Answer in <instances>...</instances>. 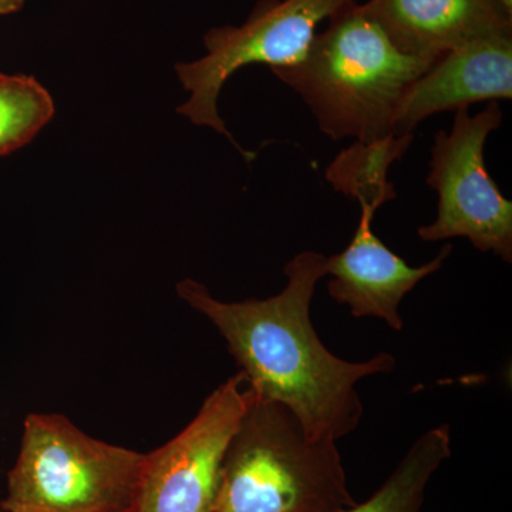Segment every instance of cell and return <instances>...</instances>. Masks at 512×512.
<instances>
[{"instance_id":"obj_4","label":"cell","mask_w":512,"mask_h":512,"mask_svg":"<svg viewBox=\"0 0 512 512\" xmlns=\"http://www.w3.org/2000/svg\"><path fill=\"white\" fill-rule=\"evenodd\" d=\"M146 454L89 436L59 413L23 423L3 512H133Z\"/></svg>"},{"instance_id":"obj_10","label":"cell","mask_w":512,"mask_h":512,"mask_svg":"<svg viewBox=\"0 0 512 512\" xmlns=\"http://www.w3.org/2000/svg\"><path fill=\"white\" fill-rule=\"evenodd\" d=\"M362 6L397 49L419 59L439 60L512 32V13L501 0H367Z\"/></svg>"},{"instance_id":"obj_2","label":"cell","mask_w":512,"mask_h":512,"mask_svg":"<svg viewBox=\"0 0 512 512\" xmlns=\"http://www.w3.org/2000/svg\"><path fill=\"white\" fill-rule=\"evenodd\" d=\"M437 60L406 55L359 3L338 10L302 62L271 69L311 109L333 141L393 134L404 92Z\"/></svg>"},{"instance_id":"obj_7","label":"cell","mask_w":512,"mask_h":512,"mask_svg":"<svg viewBox=\"0 0 512 512\" xmlns=\"http://www.w3.org/2000/svg\"><path fill=\"white\" fill-rule=\"evenodd\" d=\"M249 399L247 379L238 372L174 439L146 454L133 512H212L225 453Z\"/></svg>"},{"instance_id":"obj_15","label":"cell","mask_w":512,"mask_h":512,"mask_svg":"<svg viewBox=\"0 0 512 512\" xmlns=\"http://www.w3.org/2000/svg\"><path fill=\"white\" fill-rule=\"evenodd\" d=\"M504 3L505 8H507L508 12L512 13V0H501Z\"/></svg>"},{"instance_id":"obj_8","label":"cell","mask_w":512,"mask_h":512,"mask_svg":"<svg viewBox=\"0 0 512 512\" xmlns=\"http://www.w3.org/2000/svg\"><path fill=\"white\" fill-rule=\"evenodd\" d=\"M377 208L360 205V221L348 247L326 258V275L333 301L349 308L355 318H376L390 329L403 330L399 308L404 296L427 276L436 274L453 252L446 244L439 255L421 266L407 264L373 231Z\"/></svg>"},{"instance_id":"obj_13","label":"cell","mask_w":512,"mask_h":512,"mask_svg":"<svg viewBox=\"0 0 512 512\" xmlns=\"http://www.w3.org/2000/svg\"><path fill=\"white\" fill-rule=\"evenodd\" d=\"M53 114L52 96L36 79L0 73V157L29 144Z\"/></svg>"},{"instance_id":"obj_11","label":"cell","mask_w":512,"mask_h":512,"mask_svg":"<svg viewBox=\"0 0 512 512\" xmlns=\"http://www.w3.org/2000/svg\"><path fill=\"white\" fill-rule=\"evenodd\" d=\"M414 134H390L377 140L356 141L340 151L325 171L333 190L379 210L386 202L396 200L397 192L387 174L396 161L412 147Z\"/></svg>"},{"instance_id":"obj_16","label":"cell","mask_w":512,"mask_h":512,"mask_svg":"<svg viewBox=\"0 0 512 512\" xmlns=\"http://www.w3.org/2000/svg\"><path fill=\"white\" fill-rule=\"evenodd\" d=\"M0 512H3L2 507H0Z\"/></svg>"},{"instance_id":"obj_12","label":"cell","mask_w":512,"mask_h":512,"mask_svg":"<svg viewBox=\"0 0 512 512\" xmlns=\"http://www.w3.org/2000/svg\"><path fill=\"white\" fill-rule=\"evenodd\" d=\"M450 457V426L441 424L414 441L369 500L339 512H421L431 478Z\"/></svg>"},{"instance_id":"obj_3","label":"cell","mask_w":512,"mask_h":512,"mask_svg":"<svg viewBox=\"0 0 512 512\" xmlns=\"http://www.w3.org/2000/svg\"><path fill=\"white\" fill-rule=\"evenodd\" d=\"M355 504L338 441L309 436L288 407L251 392L212 512H339Z\"/></svg>"},{"instance_id":"obj_6","label":"cell","mask_w":512,"mask_h":512,"mask_svg":"<svg viewBox=\"0 0 512 512\" xmlns=\"http://www.w3.org/2000/svg\"><path fill=\"white\" fill-rule=\"evenodd\" d=\"M503 123V110L491 101L480 113L456 111L453 128L440 130L431 147L426 184L437 194V217L417 229L421 241L466 238L480 252L512 262V202L487 167L485 143Z\"/></svg>"},{"instance_id":"obj_9","label":"cell","mask_w":512,"mask_h":512,"mask_svg":"<svg viewBox=\"0 0 512 512\" xmlns=\"http://www.w3.org/2000/svg\"><path fill=\"white\" fill-rule=\"evenodd\" d=\"M512 99V32L448 52L404 92L393 134H414L424 120L483 101Z\"/></svg>"},{"instance_id":"obj_14","label":"cell","mask_w":512,"mask_h":512,"mask_svg":"<svg viewBox=\"0 0 512 512\" xmlns=\"http://www.w3.org/2000/svg\"><path fill=\"white\" fill-rule=\"evenodd\" d=\"M25 2L26 0H0V15L18 12Z\"/></svg>"},{"instance_id":"obj_1","label":"cell","mask_w":512,"mask_h":512,"mask_svg":"<svg viewBox=\"0 0 512 512\" xmlns=\"http://www.w3.org/2000/svg\"><path fill=\"white\" fill-rule=\"evenodd\" d=\"M326 258L303 251L285 265L284 291L268 299L224 302L194 279L178 282V298L210 320L227 342L239 372L259 399L284 404L315 439L338 441L362 421L357 383L389 375L396 357L382 352L365 362L340 359L312 325L316 286L326 276Z\"/></svg>"},{"instance_id":"obj_5","label":"cell","mask_w":512,"mask_h":512,"mask_svg":"<svg viewBox=\"0 0 512 512\" xmlns=\"http://www.w3.org/2000/svg\"><path fill=\"white\" fill-rule=\"evenodd\" d=\"M357 0H261L241 26L212 29L205 35L207 53L175 66L190 99L177 111L195 126L210 127L234 144L245 160L254 153L239 147L218 113V97L232 74L249 64L271 69L302 62L318 26Z\"/></svg>"}]
</instances>
